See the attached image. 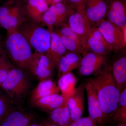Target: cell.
I'll use <instances>...</instances> for the list:
<instances>
[{
  "mask_svg": "<svg viewBox=\"0 0 126 126\" xmlns=\"http://www.w3.org/2000/svg\"><path fill=\"white\" fill-rule=\"evenodd\" d=\"M49 5H52L55 4L59 2H61L62 0H45Z\"/></svg>",
  "mask_w": 126,
  "mask_h": 126,
  "instance_id": "cell-30",
  "label": "cell"
},
{
  "mask_svg": "<svg viewBox=\"0 0 126 126\" xmlns=\"http://www.w3.org/2000/svg\"><path fill=\"white\" fill-rule=\"evenodd\" d=\"M96 123L88 117H81L80 119L72 122L68 126H96Z\"/></svg>",
  "mask_w": 126,
  "mask_h": 126,
  "instance_id": "cell-28",
  "label": "cell"
},
{
  "mask_svg": "<svg viewBox=\"0 0 126 126\" xmlns=\"http://www.w3.org/2000/svg\"><path fill=\"white\" fill-rule=\"evenodd\" d=\"M89 51L106 56L113 51L97 27L93 26L88 35L84 54Z\"/></svg>",
  "mask_w": 126,
  "mask_h": 126,
  "instance_id": "cell-12",
  "label": "cell"
},
{
  "mask_svg": "<svg viewBox=\"0 0 126 126\" xmlns=\"http://www.w3.org/2000/svg\"><path fill=\"white\" fill-rule=\"evenodd\" d=\"M50 33V44L48 56L53 62L55 67L58 68L59 62L67 50L62 43L60 36L53 29L49 30Z\"/></svg>",
  "mask_w": 126,
  "mask_h": 126,
  "instance_id": "cell-17",
  "label": "cell"
},
{
  "mask_svg": "<svg viewBox=\"0 0 126 126\" xmlns=\"http://www.w3.org/2000/svg\"><path fill=\"white\" fill-rule=\"evenodd\" d=\"M111 68L113 76L118 89L121 93L126 87V55H122L115 60Z\"/></svg>",
  "mask_w": 126,
  "mask_h": 126,
  "instance_id": "cell-20",
  "label": "cell"
},
{
  "mask_svg": "<svg viewBox=\"0 0 126 126\" xmlns=\"http://www.w3.org/2000/svg\"><path fill=\"white\" fill-rule=\"evenodd\" d=\"M118 126H126V124H122Z\"/></svg>",
  "mask_w": 126,
  "mask_h": 126,
  "instance_id": "cell-35",
  "label": "cell"
},
{
  "mask_svg": "<svg viewBox=\"0 0 126 126\" xmlns=\"http://www.w3.org/2000/svg\"><path fill=\"white\" fill-rule=\"evenodd\" d=\"M113 118L122 124L126 121V87L120 93L118 104L112 116Z\"/></svg>",
  "mask_w": 126,
  "mask_h": 126,
  "instance_id": "cell-25",
  "label": "cell"
},
{
  "mask_svg": "<svg viewBox=\"0 0 126 126\" xmlns=\"http://www.w3.org/2000/svg\"><path fill=\"white\" fill-rule=\"evenodd\" d=\"M126 27H120L104 19L98 23L97 27L112 51H114L122 50L126 46Z\"/></svg>",
  "mask_w": 126,
  "mask_h": 126,
  "instance_id": "cell-6",
  "label": "cell"
},
{
  "mask_svg": "<svg viewBox=\"0 0 126 126\" xmlns=\"http://www.w3.org/2000/svg\"><path fill=\"white\" fill-rule=\"evenodd\" d=\"M108 0H87L84 11L92 24L98 23L106 17Z\"/></svg>",
  "mask_w": 126,
  "mask_h": 126,
  "instance_id": "cell-13",
  "label": "cell"
},
{
  "mask_svg": "<svg viewBox=\"0 0 126 126\" xmlns=\"http://www.w3.org/2000/svg\"><path fill=\"white\" fill-rule=\"evenodd\" d=\"M32 120L31 116L27 113L10 111L0 122V126H28Z\"/></svg>",
  "mask_w": 126,
  "mask_h": 126,
  "instance_id": "cell-21",
  "label": "cell"
},
{
  "mask_svg": "<svg viewBox=\"0 0 126 126\" xmlns=\"http://www.w3.org/2000/svg\"><path fill=\"white\" fill-rule=\"evenodd\" d=\"M77 83V78L72 72L64 75L59 79L58 86L65 101H67L74 93Z\"/></svg>",
  "mask_w": 126,
  "mask_h": 126,
  "instance_id": "cell-22",
  "label": "cell"
},
{
  "mask_svg": "<svg viewBox=\"0 0 126 126\" xmlns=\"http://www.w3.org/2000/svg\"><path fill=\"white\" fill-rule=\"evenodd\" d=\"M5 52L4 51V50L2 49V47H0V56L2 55L3 54L5 53Z\"/></svg>",
  "mask_w": 126,
  "mask_h": 126,
  "instance_id": "cell-32",
  "label": "cell"
},
{
  "mask_svg": "<svg viewBox=\"0 0 126 126\" xmlns=\"http://www.w3.org/2000/svg\"><path fill=\"white\" fill-rule=\"evenodd\" d=\"M64 101L61 94H55L41 98L32 103L38 108L50 113L61 106Z\"/></svg>",
  "mask_w": 126,
  "mask_h": 126,
  "instance_id": "cell-23",
  "label": "cell"
},
{
  "mask_svg": "<svg viewBox=\"0 0 126 126\" xmlns=\"http://www.w3.org/2000/svg\"><path fill=\"white\" fill-rule=\"evenodd\" d=\"M1 0H0V1Z\"/></svg>",
  "mask_w": 126,
  "mask_h": 126,
  "instance_id": "cell-37",
  "label": "cell"
},
{
  "mask_svg": "<svg viewBox=\"0 0 126 126\" xmlns=\"http://www.w3.org/2000/svg\"><path fill=\"white\" fill-rule=\"evenodd\" d=\"M67 101L50 112L51 122L59 126H68L72 122Z\"/></svg>",
  "mask_w": 126,
  "mask_h": 126,
  "instance_id": "cell-24",
  "label": "cell"
},
{
  "mask_svg": "<svg viewBox=\"0 0 126 126\" xmlns=\"http://www.w3.org/2000/svg\"><path fill=\"white\" fill-rule=\"evenodd\" d=\"M107 56L86 52L83 54L78 68L79 73L82 76L95 74L107 63Z\"/></svg>",
  "mask_w": 126,
  "mask_h": 126,
  "instance_id": "cell-11",
  "label": "cell"
},
{
  "mask_svg": "<svg viewBox=\"0 0 126 126\" xmlns=\"http://www.w3.org/2000/svg\"><path fill=\"white\" fill-rule=\"evenodd\" d=\"M68 25L77 34L81 41L84 50L86 49L88 35L93 26L84 10H76L69 16Z\"/></svg>",
  "mask_w": 126,
  "mask_h": 126,
  "instance_id": "cell-8",
  "label": "cell"
},
{
  "mask_svg": "<svg viewBox=\"0 0 126 126\" xmlns=\"http://www.w3.org/2000/svg\"><path fill=\"white\" fill-rule=\"evenodd\" d=\"M44 126H58L52 122H45L44 123Z\"/></svg>",
  "mask_w": 126,
  "mask_h": 126,
  "instance_id": "cell-31",
  "label": "cell"
},
{
  "mask_svg": "<svg viewBox=\"0 0 126 126\" xmlns=\"http://www.w3.org/2000/svg\"><path fill=\"white\" fill-rule=\"evenodd\" d=\"M84 84L87 97L89 117L97 124L103 125L107 121L108 118L102 110L94 86L89 79Z\"/></svg>",
  "mask_w": 126,
  "mask_h": 126,
  "instance_id": "cell-10",
  "label": "cell"
},
{
  "mask_svg": "<svg viewBox=\"0 0 126 126\" xmlns=\"http://www.w3.org/2000/svg\"><path fill=\"white\" fill-rule=\"evenodd\" d=\"M22 0L23 1L24 0Z\"/></svg>",
  "mask_w": 126,
  "mask_h": 126,
  "instance_id": "cell-36",
  "label": "cell"
},
{
  "mask_svg": "<svg viewBox=\"0 0 126 126\" xmlns=\"http://www.w3.org/2000/svg\"><path fill=\"white\" fill-rule=\"evenodd\" d=\"M58 87L51 79L40 81L36 87L32 90L31 95L32 102L41 98L52 94H59Z\"/></svg>",
  "mask_w": 126,
  "mask_h": 126,
  "instance_id": "cell-19",
  "label": "cell"
},
{
  "mask_svg": "<svg viewBox=\"0 0 126 126\" xmlns=\"http://www.w3.org/2000/svg\"><path fill=\"white\" fill-rule=\"evenodd\" d=\"M30 86L29 79L25 70L14 67L0 87L10 97L18 99L26 94Z\"/></svg>",
  "mask_w": 126,
  "mask_h": 126,
  "instance_id": "cell-5",
  "label": "cell"
},
{
  "mask_svg": "<svg viewBox=\"0 0 126 126\" xmlns=\"http://www.w3.org/2000/svg\"><path fill=\"white\" fill-rule=\"evenodd\" d=\"M82 57L80 54L69 52L65 53L60 59L58 68L59 79L64 75L78 68Z\"/></svg>",
  "mask_w": 126,
  "mask_h": 126,
  "instance_id": "cell-18",
  "label": "cell"
},
{
  "mask_svg": "<svg viewBox=\"0 0 126 126\" xmlns=\"http://www.w3.org/2000/svg\"><path fill=\"white\" fill-rule=\"evenodd\" d=\"M40 126V125H38V124H32V123H31V124H30L29 126Z\"/></svg>",
  "mask_w": 126,
  "mask_h": 126,
  "instance_id": "cell-33",
  "label": "cell"
},
{
  "mask_svg": "<svg viewBox=\"0 0 126 126\" xmlns=\"http://www.w3.org/2000/svg\"><path fill=\"white\" fill-rule=\"evenodd\" d=\"M14 67L5 53L0 56V86L6 78L9 72Z\"/></svg>",
  "mask_w": 126,
  "mask_h": 126,
  "instance_id": "cell-26",
  "label": "cell"
},
{
  "mask_svg": "<svg viewBox=\"0 0 126 126\" xmlns=\"http://www.w3.org/2000/svg\"><path fill=\"white\" fill-rule=\"evenodd\" d=\"M70 4V7L76 10H84L87 0H68Z\"/></svg>",
  "mask_w": 126,
  "mask_h": 126,
  "instance_id": "cell-29",
  "label": "cell"
},
{
  "mask_svg": "<svg viewBox=\"0 0 126 126\" xmlns=\"http://www.w3.org/2000/svg\"><path fill=\"white\" fill-rule=\"evenodd\" d=\"M10 111L9 102L0 92V122Z\"/></svg>",
  "mask_w": 126,
  "mask_h": 126,
  "instance_id": "cell-27",
  "label": "cell"
},
{
  "mask_svg": "<svg viewBox=\"0 0 126 126\" xmlns=\"http://www.w3.org/2000/svg\"><path fill=\"white\" fill-rule=\"evenodd\" d=\"M0 47H2L1 44V39L0 35Z\"/></svg>",
  "mask_w": 126,
  "mask_h": 126,
  "instance_id": "cell-34",
  "label": "cell"
},
{
  "mask_svg": "<svg viewBox=\"0 0 126 126\" xmlns=\"http://www.w3.org/2000/svg\"><path fill=\"white\" fill-rule=\"evenodd\" d=\"M23 1L27 19L41 24L44 14L49 8L45 0H24Z\"/></svg>",
  "mask_w": 126,
  "mask_h": 126,
  "instance_id": "cell-16",
  "label": "cell"
},
{
  "mask_svg": "<svg viewBox=\"0 0 126 126\" xmlns=\"http://www.w3.org/2000/svg\"><path fill=\"white\" fill-rule=\"evenodd\" d=\"M17 30L24 37L31 48L35 50V52L45 54L48 56L50 40L49 30L28 19L21 23Z\"/></svg>",
  "mask_w": 126,
  "mask_h": 126,
  "instance_id": "cell-3",
  "label": "cell"
},
{
  "mask_svg": "<svg viewBox=\"0 0 126 126\" xmlns=\"http://www.w3.org/2000/svg\"><path fill=\"white\" fill-rule=\"evenodd\" d=\"M6 51L12 62L24 70L33 54L31 47L24 37L16 29L7 32L5 41Z\"/></svg>",
  "mask_w": 126,
  "mask_h": 126,
  "instance_id": "cell-2",
  "label": "cell"
},
{
  "mask_svg": "<svg viewBox=\"0 0 126 126\" xmlns=\"http://www.w3.org/2000/svg\"><path fill=\"white\" fill-rule=\"evenodd\" d=\"M126 0H110L106 16L108 20L121 27L126 26Z\"/></svg>",
  "mask_w": 126,
  "mask_h": 126,
  "instance_id": "cell-15",
  "label": "cell"
},
{
  "mask_svg": "<svg viewBox=\"0 0 126 126\" xmlns=\"http://www.w3.org/2000/svg\"><path fill=\"white\" fill-rule=\"evenodd\" d=\"M88 79L94 86L104 115L107 118L112 117L117 108L120 92L113 76L111 65L106 63L94 77Z\"/></svg>",
  "mask_w": 126,
  "mask_h": 126,
  "instance_id": "cell-1",
  "label": "cell"
},
{
  "mask_svg": "<svg viewBox=\"0 0 126 126\" xmlns=\"http://www.w3.org/2000/svg\"><path fill=\"white\" fill-rule=\"evenodd\" d=\"M72 9L61 2L50 6L44 14L41 24L47 26L49 30L59 27L68 19L74 11Z\"/></svg>",
  "mask_w": 126,
  "mask_h": 126,
  "instance_id": "cell-9",
  "label": "cell"
},
{
  "mask_svg": "<svg viewBox=\"0 0 126 126\" xmlns=\"http://www.w3.org/2000/svg\"><path fill=\"white\" fill-rule=\"evenodd\" d=\"M22 0H7L0 6V26L9 32L27 19Z\"/></svg>",
  "mask_w": 126,
  "mask_h": 126,
  "instance_id": "cell-4",
  "label": "cell"
},
{
  "mask_svg": "<svg viewBox=\"0 0 126 126\" xmlns=\"http://www.w3.org/2000/svg\"><path fill=\"white\" fill-rule=\"evenodd\" d=\"M54 68L53 62L47 55L35 52L32 55L27 70L40 82L50 78Z\"/></svg>",
  "mask_w": 126,
  "mask_h": 126,
  "instance_id": "cell-7",
  "label": "cell"
},
{
  "mask_svg": "<svg viewBox=\"0 0 126 126\" xmlns=\"http://www.w3.org/2000/svg\"><path fill=\"white\" fill-rule=\"evenodd\" d=\"M84 90V84H81L76 88L74 94L67 101L68 107L72 122L80 119L83 114Z\"/></svg>",
  "mask_w": 126,
  "mask_h": 126,
  "instance_id": "cell-14",
  "label": "cell"
}]
</instances>
